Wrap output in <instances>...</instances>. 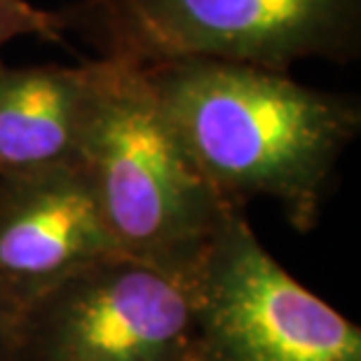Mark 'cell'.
<instances>
[{
    "label": "cell",
    "instance_id": "52a82bcc",
    "mask_svg": "<svg viewBox=\"0 0 361 361\" xmlns=\"http://www.w3.org/2000/svg\"><path fill=\"white\" fill-rule=\"evenodd\" d=\"M97 66H24L0 61V174L80 160Z\"/></svg>",
    "mask_w": 361,
    "mask_h": 361
},
{
    "label": "cell",
    "instance_id": "5b68a950",
    "mask_svg": "<svg viewBox=\"0 0 361 361\" xmlns=\"http://www.w3.org/2000/svg\"><path fill=\"white\" fill-rule=\"evenodd\" d=\"M17 361H197L183 274L125 254L94 261L14 310Z\"/></svg>",
    "mask_w": 361,
    "mask_h": 361
},
{
    "label": "cell",
    "instance_id": "6da1fadb",
    "mask_svg": "<svg viewBox=\"0 0 361 361\" xmlns=\"http://www.w3.org/2000/svg\"><path fill=\"white\" fill-rule=\"evenodd\" d=\"M136 68L230 207L272 200L293 228H314L338 162L361 129L357 99L251 63L178 59Z\"/></svg>",
    "mask_w": 361,
    "mask_h": 361
},
{
    "label": "cell",
    "instance_id": "ba28073f",
    "mask_svg": "<svg viewBox=\"0 0 361 361\" xmlns=\"http://www.w3.org/2000/svg\"><path fill=\"white\" fill-rule=\"evenodd\" d=\"M63 33L66 26L59 12L40 10L28 0H0V52L7 42L28 35L45 42H61Z\"/></svg>",
    "mask_w": 361,
    "mask_h": 361
},
{
    "label": "cell",
    "instance_id": "277c9868",
    "mask_svg": "<svg viewBox=\"0 0 361 361\" xmlns=\"http://www.w3.org/2000/svg\"><path fill=\"white\" fill-rule=\"evenodd\" d=\"M197 361H361V331L268 254L244 209L183 272Z\"/></svg>",
    "mask_w": 361,
    "mask_h": 361
},
{
    "label": "cell",
    "instance_id": "3957f363",
    "mask_svg": "<svg viewBox=\"0 0 361 361\" xmlns=\"http://www.w3.org/2000/svg\"><path fill=\"white\" fill-rule=\"evenodd\" d=\"M59 14L99 59L129 66L214 59L291 73L361 52V0H75Z\"/></svg>",
    "mask_w": 361,
    "mask_h": 361
},
{
    "label": "cell",
    "instance_id": "9c48e42d",
    "mask_svg": "<svg viewBox=\"0 0 361 361\" xmlns=\"http://www.w3.org/2000/svg\"><path fill=\"white\" fill-rule=\"evenodd\" d=\"M0 361H17L14 357V310L0 302Z\"/></svg>",
    "mask_w": 361,
    "mask_h": 361
},
{
    "label": "cell",
    "instance_id": "8992f818",
    "mask_svg": "<svg viewBox=\"0 0 361 361\" xmlns=\"http://www.w3.org/2000/svg\"><path fill=\"white\" fill-rule=\"evenodd\" d=\"M120 254L80 160L0 174V302L17 310L59 279Z\"/></svg>",
    "mask_w": 361,
    "mask_h": 361
},
{
    "label": "cell",
    "instance_id": "7a4b0ae2",
    "mask_svg": "<svg viewBox=\"0 0 361 361\" xmlns=\"http://www.w3.org/2000/svg\"><path fill=\"white\" fill-rule=\"evenodd\" d=\"M97 87L80 164L115 247L183 274L235 207L190 160L141 68L94 59Z\"/></svg>",
    "mask_w": 361,
    "mask_h": 361
}]
</instances>
